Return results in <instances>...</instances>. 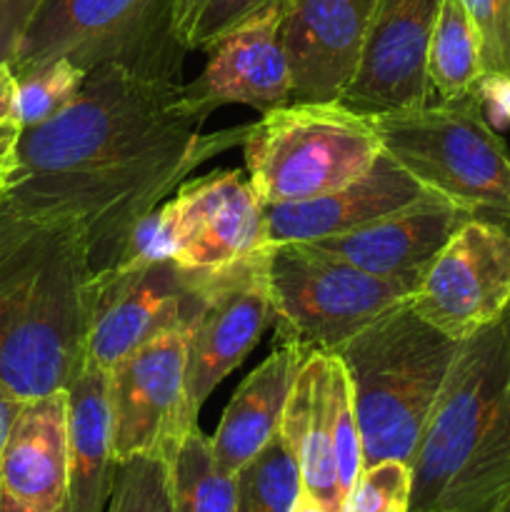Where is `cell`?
<instances>
[{
  "instance_id": "cell-12",
  "label": "cell",
  "mask_w": 510,
  "mask_h": 512,
  "mask_svg": "<svg viewBox=\"0 0 510 512\" xmlns=\"http://www.w3.org/2000/svg\"><path fill=\"white\" fill-rule=\"evenodd\" d=\"M188 328L170 330L140 345L108 370L110 423L118 463L138 455L173 460L180 440L198 425L185 413Z\"/></svg>"
},
{
  "instance_id": "cell-22",
  "label": "cell",
  "mask_w": 510,
  "mask_h": 512,
  "mask_svg": "<svg viewBox=\"0 0 510 512\" xmlns=\"http://www.w3.org/2000/svg\"><path fill=\"white\" fill-rule=\"evenodd\" d=\"M118 473L108 370L85 363L68 385V512H105Z\"/></svg>"
},
{
  "instance_id": "cell-17",
  "label": "cell",
  "mask_w": 510,
  "mask_h": 512,
  "mask_svg": "<svg viewBox=\"0 0 510 512\" xmlns=\"http://www.w3.org/2000/svg\"><path fill=\"white\" fill-rule=\"evenodd\" d=\"M433 200H440V195L425 188L383 150L358 180L343 188L300 203L265 205L263 248L280 243H313L353 233L375 220Z\"/></svg>"
},
{
  "instance_id": "cell-36",
  "label": "cell",
  "mask_w": 510,
  "mask_h": 512,
  "mask_svg": "<svg viewBox=\"0 0 510 512\" xmlns=\"http://www.w3.org/2000/svg\"><path fill=\"white\" fill-rule=\"evenodd\" d=\"M290 512H330L328 508H325L323 503H318V500L313 498V495H308L305 490H300L298 500H295L293 510Z\"/></svg>"
},
{
  "instance_id": "cell-28",
  "label": "cell",
  "mask_w": 510,
  "mask_h": 512,
  "mask_svg": "<svg viewBox=\"0 0 510 512\" xmlns=\"http://www.w3.org/2000/svg\"><path fill=\"white\" fill-rule=\"evenodd\" d=\"M105 512H175L170 460L160 455H138L118 463Z\"/></svg>"
},
{
  "instance_id": "cell-24",
  "label": "cell",
  "mask_w": 510,
  "mask_h": 512,
  "mask_svg": "<svg viewBox=\"0 0 510 512\" xmlns=\"http://www.w3.org/2000/svg\"><path fill=\"white\" fill-rule=\"evenodd\" d=\"M175 512H235V475L218 465L213 443L200 428L188 430L170 460Z\"/></svg>"
},
{
  "instance_id": "cell-20",
  "label": "cell",
  "mask_w": 510,
  "mask_h": 512,
  "mask_svg": "<svg viewBox=\"0 0 510 512\" xmlns=\"http://www.w3.org/2000/svg\"><path fill=\"white\" fill-rule=\"evenodd\" d=\"M335 373L338 358L313 350L295 375L285 403L280 435L293 450L300 483L308 495L338 512V468H335Z\"/></svg>"
},
{
  "instance_id": "cell-37",
  "label": "cell",
  "mask_w": 510,
  "mask_h": 512,
  "mask_svg": "<svg viewBox=\"0 0 510 512\" xmlns=\"http://www.w3.org/2000/svg\"><path fill=\"white\" fill-rule=\"evenodd\" d=\"M503 512H510V498H508V503H505V508H503Z\"/></svg>"
},
{
  "instance_id": "cell-2",
  "label": "cell",
  "mask_w": 510,
  "mask_h": 512,
  "mask_svg": "<svg viewBox=\"0 0 510 512\" xmlns=\"http://www.w3.org/2000/svg\"><path fill=\"white\" fill-rule=\"evenodd\" d=\"M93 295L83 228L0 193V380L20 400L68 390L78 378Z\"/></svg>"
},
{
  "instance_id": "cell-34",
  "label": "cell",
  "mask_w": 510,
  "mask_h": 512,
  "mask_svg": "<svg viewBox=\"0 0 510 512\" xmlns=\"http://www.w3.org/2000/svg\"><path fill=\"white\" fill-rule=\"evenodd\" d=\"M20 405H23V400L0 380V453H3V445L5 440H8V433L10 428H13Z\"/></svg>"
},
{
  "instance_id": "cell-23",
  "label": "cell",
  "mask_w": 510,
  "mask_h": 512,
  "mask_svg": "<svg viewBox=\"0 0 510 512\" xmlns=\"http://www.w3.org/2000/svg\"><path fill=\"white\" fill-rule=\"evenodd\" d=\"M428 78L435 103H458L480 93L485 78L480 38L460 0H440L428 50Z\"/></svg>"
},
{
  "instance_id": "cell-10",
  "label": "cell",
  "mask_w": 510,
  "mask_h": 512,
  "mask_svg": "<svg viewBox=\"0 0 510 512\" xmlns=\"http://www.w3.org/2000/svg\"><path fill=\"white\" fill-rule=\"evenodd\" d=\"M408 303L458 343L493 325L510 308V233L485 220H465L428 265Z\"/></svg>"
},
{
  "instance_id": "cell-14",
  "label": "cell",
  "mask_w": 510,
  "mask_h": 512,
  "mask_svg": "<svg viewBox=\"0 0 510 512\" xmlns=\"http://www.w3.org/2000/svg\"><path fill=\"white\" fill-rule=\"evenodd\" d=\"M173 260L190 270H213L263 248L265 203L238 170L188 180L163 205Z\"/></svg>"
},
{
  "instance_id": "cell-15",
  "label": "cell",
  "mask_w": 510,
  "mask_h": 512,
  "mask_svg": "<svg viewBox=\"0 0 510 512\" xmlns=\"http://www.w3.org/2000/svg\"><path fill=\"white\" fill-rule=\"evenodd\" d=\"M378 0H283L290 103H338L353 80Z\"/></svg>"
},
{
  "instance_id": "cell-8",
  "label": "cell",
  "mask_w": 510,
  "mask_h": 512,
  "mask_svg": "<svg viewBox=\"0 0 510 512\" xmlns=\"http://www.w3.org/2000/svg\"><path fill=\"white\" fill-rule=\"evenodd\" d=\"M183 45L170 28V0H43L10 68L15 78L65 58L83 70L120 63L180 78Z\"/></svg>"
},
{
  "instance_id": "cell-1",
  "label": "cell",
  "mask_w": 510,
  "mask_h": 512,
  "mask_svg": "<svg viewBox=\"0 0 510 512\" xmlns=\"http://www.w3.org/2000/svg\"><path fill=\"white\" fill-rule=\"evenodd\" d=\"M183 83L120 63L88 70L58 115L25 128L5 198L83 228L95 273L118 263L135 225L160 208L185 175L235 143L248 125L203 135L180 105Z\"/></svg>"
},
{
  "instance_id": "cell-31",
  "label": "cell",
  "mask_w": 510,
  "mask_h": 512,
  "mask_svg": "<svg viewBox=\"0 0 510 512\" xmlns=\"http://www.w3.org/2000/svg\"><path fill=\"white\" fill-rule=\"evenodd\" d=\"M23 123L18 115V78L10 63H0V190L8 188L18 170Z\"/></svg>"
},
{
  "instance_id": "cell-11",
  "label": "cell",
  "mask_w": 510,
  "mask_h": 512,
  "mask_svg": "<svg viewBox=\"0 0 510 512\" xmlns=\"http://www.w3.org/2000/svg\"><path fill=\"white\" fill-rule=\"evenodd\" d=\"M198 298V270L173 258L95 273L85 363L110 370L140 345L188 328Z\"/></svg>"
},
{
  "instance_id": "cell-21",
  "label": "cell",
  "mask_w": 510,
  "mask_h": 512,
  "mask_svg": "<svg viewBox=\"0 0 510 512\" xmlns=\"http://www.w3.org/2000/svg\"><path fill=\"white\" fill-rule=\"evenodd\" d=\"M310 350L278 338V348L238 385L210 438L215 460L228 475L250 463L280 433L295 375Z\"/></svg>"
},
{
  "instance_id": "cell-16",
  "label": "cell",
  "mask_w": 510,
  "mask_h": 512,
  "mask_svg": "<svg viewBox=\"0 0 510 512\" xmlns=\"http://www.w3.org/2000/svg\"><path fill=\"white\" fill-rule=\"evenodd\" d=\"M180 105L200 123L223 105L270 113L290 105V68L280 40V3L215 40L203 73L183 83Z\"/></svg>"
},
{
  "instance_id": "cell-9",
  "label": "cell",
  "mask_w": 510,
  "mask_h": 512,
  "mask_svg": "<svg viewBox=\"0 0 510 512\" xmlns=\"http://www.w3.org/2000/svg\"><path fill=\"white\" fill-rule=\"evenodd\" d=\"M198 308L188 328L185 358V413H198L213 390L243 363L260 335L275 323L265 278V250L235 263L198 270Z\"/></svg>"
},
{
  "instance_id": "cell-19",
  "label": "cell",
  "mask_w": 510,
  "mask_h": 512,
  "mask_svg": "<svg viewBox=\"0 0 510 512\" xmlns=\"http://www.w3.org/2000/svg\"><path fill=\"white\" fill-rule=\"evenodd\" d=\"M0 485L53 512L68 503V390L23 400L0 453Z\"/></svg>"
},
{
  "instance_id": "cell-38",
  "label": "cell",
  "mask_w": 510,
  "mask_h": 512,
  "mask_svg": "<svg viewBox=\"0 0 510 512\" xmlns=\"http://www.w3.org/2000/svg\"><path fill=\"white\" fill-rule=\"evenodd\" d=\"M0 193H3V190H0Z\"/></svg>"
},
{
  "instance_id": "cell-13",
  "label": "cell",
  "mask_w": 510,
  "mask_h": 512,
  "mask_svg": "<svg viewBox=\"0 0 510 512\" xmlns=\"http://www.w3.org/2000/svg\"><path fill=\"white\" fill-rule=\"evenodd\" d=\"M440 0H378L353 80L338 103L360 115H398L435 103L428 50Z\"/></svg>"
},
{
  "instance_id": "cell-33",
  "label": "cell",
  "mask_w": 510,
  "mask_h": 512,
  "mask_svg": "<svg viewBox=\"0 0 510 512\" xmlns=\"http://www.w3.org/2000/svg\"><path fill=\"white\" fill-rule=\"evenodd\" d=\"M480 98H483V108H490V113L510 120V78H483Z\"/></svg>"
},
{
  "instance_id": "cell-30",
  "label": "cell",
  "mask_w": 510,
  "mask_h": 512,
  "mask_svg": "<svg viewBox=\"0 0 510 512\" xmlns=\"http://www.w3.org/2000/svg\"><path fill=\"white\" fill-rule=\"evenodd\" d=\"M480 38L485 78H510V0H460Z\"/></svg>"
},
{
  "instance_id": "cell-4",
  "label": "cell",
  "mask_w": 510,
  "mask_h": 512,
  "mask_svg": "<svg viewBox=\"0 0 510 512\" xmlns=\"http://www.w3.org/2000/svg\"><path fill=\"white\" fill-rule=\"evenodd\" d=\"M460 343L398 305L333 350L353 390L363 468L413 463Z\"/></svg>"
},
{
  "instance_id": "cell-29",
  "label": "cell",
  "mask_w": 510,
  "mask_h": 512,
  "mask_svg": "<svg viewBox=\"0 0 510 512\" xmlns=\"http://www.w3.org/2000/svg\"><path fill=\"white\" fill-rule=\"evenodd\" d=\"M410 495L413 468L403 460H383L363 468L338 512H410Z\"/></svg>"
},
{
  "instance_id": "cell-18",
  "label": "cell",
  "mask_w": 510,
  "mask_h": 512,
  "mask_svg": "<svg viewBox=\"0 0 510 512\" xmlns=\"http://www.w3.org/2000/svg\"><path fill=\"white\" fill-rule=\"evenodd\" d=\"M465 220L470 215L463 208L440 198L375 220L353 233L313 240V245L365 273L418 285L435 255Z\"/></svg>"
},
{
  "instance_id": "cell-32",
  "label": "cell",
  "mask_w": 510,
  "mask_h": 512,
  "mask_svg": "<svg viewBox=\"0 0 510 512\" xmlns=\"http://www.w3.org/2000/svg\"><path fill=\"white\" fill-rule=\"evenodd\" d=\"M43 0H0V63H10Z\"/></svg>"
},
{
  "instance_id": "cell-5",
  "label": "cell",
  "mask_w": 510,
  "mask_h": 512,
  "mask_svg": "<svg viewBox=\"0 0 510 512\" xmlns=\"http://www.w3.org/2000/svg\"><path fill=\"white\" fill-rule=\"evenodd\" d=\"M385 153L440 198L510 233V150L485 115L483 98L375 115Z\"/></svg>"
},
{
  "instance_id": "cell-3",
  "label": "cell",
  "mask_w": 510,
  "mask_h": 512,
  "mask_svg": "<svg viewBox=\"0 0 510 512\" xmlns=\"http://www.w3.org/2000/svg\"><path fill=\"white\" fill-rule=\"evenodd\" d=\"M410 468V512H503L510 498V308L460 343Z\"/></svg>"
},
{
  "instance_id": "cell-27",
  "label": "cell",
  "mask_w": 510,
  "mask_h": 512,
  "mask_svg": "<svg viewBox=\"0 0 510 512\" xmlns=\"http://www.w3.org/2000/svg\"><path fill=\"white\" fill-rule=\"evenodd\" d=\"M85 75L88 70L65 58L18 75V115L23 130L35 128L68 108L83 88Z\"/></svg>"
},
{
  "instance_id": "cell-6",
  "label": "cell",
  "mask_w": 510,
  "mask_h": 512,
  "mask_svg": "<svg viewBox=\"0 0 510 512\" xmlns=\"http://www.w3.org/2000/svg\"><path fill=\"white\" fill-rule=\"evenodd\" d=\"M248 180L265 205L300 203L358 180L383 145L373 118L340 103H290L243 138Z\"/></svg>"
},
{
  "instance_id": "cell-35",
  "label": "cell",
  "mask_w": 510,
  "mask_h": 512,
  "mask_svg": "<svg viewBox=\"0 0 510 512\" xmlns=\"http://www.w3.org/2000/svg\"><path fill=\"white\" fill-rule=\"evenodd\" d=\"M0 512H45V510H38L33 508V505L23 503V500H18L15 495H10L8 490L0 485ZM53 512H68V510H53Z\"/></svg>"
},
{
  "instance_id": "cell-7",
  "label": "cell",
  "mask_w": 510,
  "mask_h": 512,
  "mask_svg": "<svg viewBox=\"0 0 510 512\" xmlns=\"http://www.w3.org/2000/svg\"><path fill=\"white\" fill-rule=\"evenodd\" d=\"M265 278L278 338L333 353L388 310L408 303L415 285L365 273L313 243L265 245Z\"/></svg>"
},
{
  "instance_id": "cell-26",
  "label": "cell",
  "mask_w": 510,
  "mask_h": 512,
  "mask_svg": "<svg viewBox=\"0 0 510 512\" xmlns=\"http://www.w3.org/2000/svg\"><path fill=\"white\" fill-rule=\"evenodd\" d=\"M283 0H170V28L183 50L208 53L215 40Z\"/></svg>"
},
{
  "instance_id": "cell-25",
  "label": "cell",
  "mask_w": 510,
  "mask_h": 512,
  "mask_svg": "<svg viewBox=\"0 0 510 512\" xmlns=\"http://www.w3.org/2000/svg\"><path fill=\"white\" fill-rule=\"evenodd\" d=\"M300 490L298 460L278 433L235 473V512H290Z\"/></svg>"
}]
</instances>
